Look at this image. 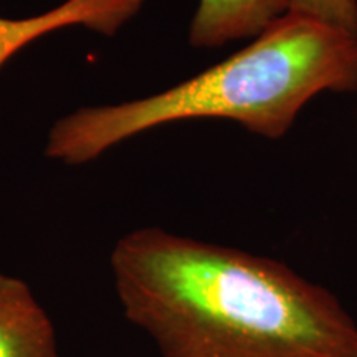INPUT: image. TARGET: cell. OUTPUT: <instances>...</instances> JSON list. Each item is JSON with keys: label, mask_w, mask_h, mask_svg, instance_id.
Here are the masks:
<instances>
[{"label": "cell", "mask_w": 357, "mask_h": 357, "mask_svg": "<svg viewBox=\"0 0 357 357\" xmlns=\"http://www.w3.org/2000/svg\"><path fill=\"white\" fill-rule=\"evenodd\" d=\"M144 0H65L60 6L25 19L0 17V68L33 43L56 30L84 26L113 37L141 12Z\"/></svg>", "instance_id": "3957f363"}, {"label": "cell", "mask_w": 357, "mask_h": 357, "mask_svg": "<svg viewBox=\"0 0 357 357\" xmlns=\"http://www.w3.org/2000/svg\"><path fill=\"white\" fill-rule=\"evenodd\" d=\"M288 12L357 35V0H287Z\"/></svg>", "instance_id": "8992f818"}, {"label": "cell", "mask_w": 357, "mask_h": 357, "mask_svg": "<svg viewBox=\"0 0 357 357\" xmlns=\"http://www.w3.org/2000/svg\"><path fill=\"white\" fill-rule=\"evenodd\" d=\"M0 357H58L50 316L24 280L0 271Z\"/></svg>", "instance_id": "277c9868"}, {"label": "cell", "mask_w": 357, "mask_h": 357, "mask_svg": "<svg viewBox=\"0 0 357 357\" xmlns=\"http://www.w3.org/2000/svg\"><path fill=\"white\" fill-rule=\"evenodd\" d=\"M357 89V35L287 12L252 43L185 82L113 105L83 106L52 124L45 155L84 166L151 129L229 119L280 139L321 93Z\"/></svg>", "instance_id": "7a4b0ae2"}, {"label": "cell", "mask_w": 357, "mask_h": 357, "mask_svg": "<svg viewBox=\"0 0 357 357\" xmlns=\"http://www.w3.org/2000/svg\"><path fill=\"white\" fill-rule=\"evenodd\" d=\"M109 266L160 357H357L349 311L283 261L146 227L116 242Z\"/></svg>", "instance_id": "6da1fadb"}, {"label": "cell", "mask_w": 357, "mask_h": 357, "mask_svg": "<svg viewBox=\"0 0 357 357\" xmlns=\"http://www.w3.org/2000/svg\"><path fill=\"white\" fill-rule=\"evenodd\" d=\"M287 12V0H199L189 43L199 50H213L236 40H253Z\"/></svg>", "instance_id": "5b68a950"}]
</instances>
